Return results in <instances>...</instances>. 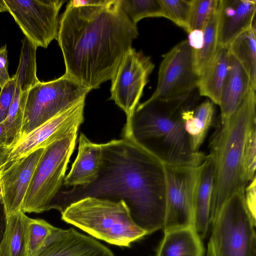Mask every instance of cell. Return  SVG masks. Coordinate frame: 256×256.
Returning <instances> with one entry per match:
<instances>
[{"label": "cell", "mask_w": 256, "mask_h": 256, "mask_svg": "<svg viewBox=\"0 0 256 256\" xmlns=\"http://www.w3.org/2000/svg\"><path fill=\"white\" fill-rule=\"evenodd\" d=\"M102 161L92 183L62 189L49 210L62 213L71 204L93 197L124 200L136 224L148 234L163 228L166 186L162 164L130 136L102 144Z\"/></svg>", "instance_id": "6da1fadb"}, {"label": "cell", "mask_w": 256, "mask_h": 256, "mask_svg": "<svg viewBox=\"0 0 256 256\" xmlns=\"http://www.w3.org/2000/svg\"><path fill=\"white\" fill-rule=\"evenodd\" d=\"M252 88L230 118L219 126L209 144L214 168L210 213V224L226 200L235 192L244 190L242 157L246 140L256 124V94Z\"/></svg>", "instance_id": "277c9868"}, {"label": "cell", "mask_w": 256, "mask_h": 256, "mask_svg": "<svg viewBox=\"0 0 256 256\" xmlns=\"http://www.w3.org/2000/svg\"><path fill=\"white\" fill-rule=\"evenodd\" d=\"M214 179L213 164L207 155L200 166L193 212V228L202 240L206 236L210 225Z\"/></svg>", "instance_id": "d6986e66"}, {"label": "cell", "mask_w": 256, "mask_h": 256, "mask_svg": "<svg viewBox=\"0 0 256 256\" xmlns=\"http://www.w3.org/2000/svg\"><path fill=\"white\" fill-rule=\"evenodd\" d=\"M10 164L8 162L0 165V176L2 172L9 166Z\"/></svg>", "instance_id": "b9f144b4"}, {"label": "cell", "mask_w": 256, "mask_h": 256, "mask_svg": "<svg viewBox=\"0 0 256 256\" xmlns=\"http://www.w3.org/2000/svg\"><path fill=\"white\" fill-rule=\"evenodd\" d=\"M230 52L240 62L256 88V24L240 35L229 46Z\"/></svg>", "instance_id": "cb8c5ba5"}, {"label": "cell", "mask_w": 256, "mask_h": 256, "mask_svg": "<svg viewBox=\"0 0 256 256\" xmlns=\"http://www.w3.org/2000/svg\"><path fill=\"white\" fill-rule=\"evenodd\" d=\"M188 41L194 50L200 49L202 44V30H194L188 34Z\"/></svg>", "instance_id": "d590c367"}, {"label": "cell", "mask_w": 256, "mask_h": 256, "mask_svg": "<svg viewBox=\"0 0 256 256\" xmlns=\"http://www.w3.org/2000/svg\"><path fill=\"white\" fill-rule=\"evenodd\" d=\"M242 168L244 179L248 185L256 177V124L250 130L246 140L242 157Z\"/></svg>", "instance_id": "1f68e13d"}, {"label": "cell", "mask_w": 256, "mask_h": 256, "mask_svg": "<svg viewBox=\"0 0 256 256\" xmlns=\"http://www.w3.org/2000/svg\"><path fill=\"white\" fill-rule=\"evenodd\" d=\"M202 239L192 228L164 232L156 256H204Z\"/></svg>", "instance_id": "44dd1931"}, {"label": "cell", "mask_w": 256, "mask_h": 256, "mask_svg": "<svg viewBox=\"0 0 256 256\" xmlns=\"http://www.w3.org/2000/svg\"><path fill=\"white\" fill-rule=\"evenodd\" d=\"M78 134L74 133L46 148L24 200L21 210L24 213L49 210L52 200L62 189Z\"/></svg>", "instance_id": "52a82bcc"}, {"label": "cell", "mask_w": 256, "mask_h": 256, "mask_svg": "<svg viewBox=\"0 0 256 256\" xmlns=\"http://www.w3.org/2000/svg\"><path fill=\"white\" fill-rule=\"evenodd\" d=\"M252 88L256 90L244 68L230 53L228 68L218 104L220 110V123L230 118Z\"/></svg>", "instance_id": "e0dca14e"}, {"label": "cell", "mask_w": 256, "mask_h": 256, "mask_svg": "<svg viewBox=\"0 0 256 256\" xmlns=\"http://www.w3.org/2000/svg\"><path fill=\"white\" fill-rule=\"evenodd\" d=\"M34 256H114L107 247L74 228L54 227Z\"/></svg>", "instance_id": "9a60e30c"}, {"label": "cell", "mask_w": 256, "mask_h": 256, "mask_svg": "<svg viewBox=\"0 0 256 256\" xmlns=\"http://www.w3.org/2000/svg\"><path fill=\"white\" fill-rule=\"evenodd\" d=\"M12 148H0V165L7 162V159Z\"/></svg>", "instance_id": "f35d334b"}, {"label": "cell", "mask_w": 256, "mask_h": 256, "mask_svg": "<svg viewBox=\"0 0 256 256\" xmlns=\"http://www.w3.org/2000/svg\"><path fill=\"white\" fill-rule=\"evenodd\" d=\"M138 34L120 0L69 1L56 39L64 74L90 90L98 88L112 79Z\"/></svg>", "instance_id": "7a4b0ae2"}, {"label": "cell", "mask_w": 256, "mask_h": 256, "mask_svg": "<svg viewBox=\"0 0 256 256\" xmlns=\"http://www.w3.org/2000/svg\"><path fill=\"white\" fill-rule=\"evenodd\" d=\"M102 161V144L92 142L81 133L77 156L64 179L63 186L68 188L92 183L98 176Z\"/></svg>", "instance_id": "ac0fdd59"}, {"label": "cell", "mask_w": 256, "mask_h": 256, "mask_svg": "<svg viewBox=\"0 0 256 256\" xmlns=\"http://www.w3.org/2000/svg\"><path fill=\"white\" fill-rule=\"evenodd\" d=\"M123 11L135 25L148 17H164L160 0H120Z\"/></svg>", "instance_id": "83f0119b"}, {"label": "cell", "mask_w": 256, "mask_h": 256, "mask_svg": "<svg viewBox=\"0 0 256 256\" xmlns=\"http://www.w3.org/2000/svg\"><path fill=\"white\" fill-rule=\"evenodd\" d=\"M244 190L234 193L212 223L210 242L215 256H256V236Z\"/></svg>", "instance_id": "8992f818"}, {"label": "cell", "mask_w": 256, "mask_h": 256, "mask_svg": "<svg viewBox=\"0 0 256 256\" xmlns=\"http://www.w3.org/2000/svg\"><path fill=\"white\" fill-rule=\"evenodd\" d=\"M16 90V82L13 77L4 85L0 92V124L6 119L12 102Z\"/></svg>", "instance_id": "d6a6232c"}, {"label": "cell", "mask_w": 256, "mask_h": 256, "mask_svg": "<svg viewBox=\"0 0 256 256\" xmlns=\"http://www.w3.org/2000/svg\"><path fill=\"white\" fill-rule=\"evenodd\" d=\"M200 166L164 165L166 186L164 232L193 228L194 206Z\"/></svg>", "instance_id": "30bf717a"}, {"label": "cell", "mask_w": 256, "mask_h": 256, "mask_svg": "<svg viewBox=\"0 0 256 256\" xmlns=\"http://www.w3.org/2000/svg\"><path fill=\"white\" fill-rule=\"evenodd\" d=\"M164 18L169 19L188 33L192 0H160Z\"/></svg>", "instance_id": "f1b7e54d"}, {"label": "cell", "mask_w": 256, "mask_h": 256, "mask_svg": "<svg viewBox=\"0 0 256 256\" xmlns=\"http://www.w3.org/2000/svg\"><path fill=\"white\" fill-rule=\"evenodd\" d=\"M244 199L248 213L256 224V177L246 186L244 190Z\"/></svg>", "instance_id": "836d02e7"}, {"label": "cell", "mask_w": 256, "mask_h": 256, "mask_svg": "<svg viewBox=\"0 0 256 256\" xmlns=\"http://www.w3.org/2000/svg\"><path fill=\"white\" fill-rule=\"evenodd\" d=\"M7 224V216L3 204L0 202V244L4 238Z\"/></svg>", "instance_id": "8d00e7d4"}, {"label": "cell", "mask_w": 256, "mask_h": 256, "mask_svg": "<svg viewBox=\"0 0 256 256\" xmlns=\"http://www.w3.org/2000/svg\"><path fill=\"white\" fill-rule=\"evenodd\" d=\"M26 92H22L16 86L14 96L8 116L3 122L5 126L8 142L12 148L20 140L22 126Z\"/></svg>", "instance_id": "4316f807"}, {"label": "cell", "mask_w": 256, "mask_h": 256, "mask_svg": "<svg viewBox=\"0 0 256 256\" xmlns=\"http://www.w3.org/2000/svg\"><path fill=\"white\" fill-rule=\"evenodd\" d=\"M10 148L8 145V138L4 122L0 124V148Z\"/></svg>", "instance_id": "74e56055"}, {"label": "cell", "mask_w": 256, "mask_h": 256, "mask_svg": "<svg viewBox=\"0 0 256 256\" xmlns=\"http://www.w3.org/2000/svg\"><path fill=\"white\" fill-rule=\"evenodd\" d=\"M198 78L194 66V49L188 40H182L163 56L156 90L148 100L185 97L198 90Z\"/></svg>", "instance_id": "9c48e42d"}, {"label": "cell", "mask_w": 256, "mask_h": 256, "mask_svg": "<svg viewBox=\"0 0 256 256\" xmlns=\"http://www.w3.org/2000/svg\"><path fill=\"white\" fill-rule=\"evenodd\" d=\"M90 90L66 74L39 82L26 92L20 140L32 130L80 100Z\"/></svg>", "instance_id": "ba28073f"}, {"label": "cell", "mask_w": 256, "mask_h": 256, "mask_svg": "<svg viewBox=\"0 0 256 256\" xmlns=\"http://www.w3.org/2000/svg\"><path fill=\"white\" fill-rule=\"evenodd\" d=\"M8 12L30 41L37 48H46L57 39L58 14L64 0H4Z\"/></svg>", "instance_id": "7c38bea8"}, {"label": "cell", "mask_w": 256, "mask_h": 256, "mask_svg": "<svg viewBox=\"0 0 256 256\" xmlns=\"http://www.w3.org/2000/svg\"><path fill=\"white\" fill-rule=\"evenodd\" d=\"M154 67L150 57L132 48L111 79L110 99L124 110L126 117L122 134L128 132L134 112Z\"/></svg>", "instance_id": "8fae6325"}, {"label": "cell", "mask_w": 256, "mask_h": 256, "mask_svg": "<svg viewBox=\"0 0 256 256\" xmlns=\"http://www.w3.org/2000/svg\"><path fill=\"white\" fill-rule=\"evenodd\" d=\"M8 12V8L4 0H0V12Z\"/></svg>", "instance_id": "ab89813d"}, {"label": "cell", "mask_w": 256, "mask_h": 256, "mask_svg": "<svg viewBox=\"0 0 256 256\" xmlns=\"http://www.w3.org/2000/svg\"><path fill=\"white\" fill-rule=\"evenodd\" d=\"M8 60L6 44L0 48V88L10 79L8 71Z\"/></svg>", "instance_id": "e575fe53"}, {"label": "cell", "mask_w": 256, "mask_h": 256, "mask_svg": "<svg viewBox=\"0 0 256 256\" xmlns=\"http://www.w3.org/2000/svg\"><path fill=\"white\" fill-rule=\"evenodd\" d=\"M218 0H192L188 20V33L202 30Z\"/></svg>", "instance_id": "4dcf8cb0"}, {"label": "cell", "mask_w": 256, "mask_h": 256, "mask_svg": "<svg viewBox=\"0 0 256 256\" xmlns=\"http://www.w3.org/2000/svg\"><path fill=\"white\" fill-rule=\"evenodd\" d=\"M218 2L202 30V47L194 50V66L199 76L212 59L218 48Z\"/></svg>", "instance_id": "484cf974"}, {"label": "cell", "mask_w": 256, "mask_h": 256, "mask_svg": "<svg viewBox=\"0 0 256 256\" xmlns=\"http://www.w3.org/2000/svg\"><path fill=\"white\" fill-rule=\"evenodd\" d=\"M2 192L1 185H0V202L2 201Z\"/></svg>", "instance_id": "7bdbcfd3"}, {"label": "cell", "mask_w": 256, "mask_h": 256, "mask_svg": "<svg viewBox=\"0 0 256 256\" xmlns=\"http://www.w3.org/2000/svg\"><path fill=\"white\" fill-rule=\"evenodd\" d=\"M198 96L197 90L180 98L147 100L138 104L128 132L122 136L132 138L163 165H200L206 156L192 149L182 118L184 110L197 106Z\"/></svg>", "instance_id": "3957f363"}, {"label": "cell", "mask_w": 256, "mask_h": 256, "mask_svg": "<svg viewBox=\"0 0 256 256\" xmlns=\"http://www.w3.org/2000/svg\"><path fill=\"white\" fill-rule=\"evenodd\" d=\"M206 256H215L214 253L212 244L210 241L208 245V251Z\"/></svg>", "instance_id": "60d3db41"}, {"label": "cell", "mask_w": 256, "mask_h": 256, "mask_svg": "<svg viewBox=\"0 0 256 256\" xmlns=\"http://www.w3.org/2000/svg\"><path fill=\"white\" fill-rule=\"evenodd\" d=\"M85 99L36 128L12 148L7 159L11 164L41 148L78 132L84 120Z\"/></svg>", "instance_id": "4fadbf2b"}, {"label": "cell", "mask_w": 256, "mask_h": 256, "mask_svg": "<svg viewBox=\"0 0 256 256\" xmlns=\"http://www.w3.org/2000/svg\"><path fill=\"white\" fill-rule=\"evenodd\" d=\"M20 62L12 76L22 92L28 91L40 80L36 76V50L37 47L26 37L22 40Z\"/></svg>", "instance_id": "d4e9b609"}, {"label": "cell", "mask_w": 256, "mask_h": 256, "mask_svg": "<svg viewBox=\"0 0 256 256\" xmlns=\"http://www.w3.org/2000/svg\"><path fill=\"white\" fill-rule=\"evenodd\" d=\"M256 0H219L218 46H229L256 24Z\"/></svg>", "instance_id": "2e32d148"}, {"label": "cell", "mask_w": 256, "mask_h": 256, "mask_svg": "<svg viewBox=\"0 0 256 256\" xmlns=\"http://www.w3.org/2000/svg\"><path fill=\"white\" fill-rule=\"evenodd\" d=\"M45 148L38 149L14 162L1 174V202L6 216L21 210L24 196Z\"/></svg>", "instance_id": "5bb4252c"}, {"label": "cell", "mask_w": 256, "mask_h": 256, "mask_svg": "<svg viewBox=\"0 0 256 256\" xmlns=\"http://www.w3.org/2000/svg\"><path fill=\"white\" fill-rule=\"evenodd\" d=\"M229 46H219L199 76L198 90L200 96L218 104L222 88L230 62Z\"/></svg>", "instance_id": "ffe728a7"}, {"label": "cell", "mask_w": 256, "mask_h": 256, "mask_svg": "<svg viewBox=\"0 0 256 256\" xmlns=\"http://www.w3.org/2000/svg\"><path fill=\"white\" fill-rule=\"evenodd\" d=\"M6 216V230L0 244V256H26L28 226L30 218L22 210Z\"/></svg>", "instance_id": "603a6c76"}, {"label": "cell", "mask_w": 256, "mask_h": 256, "mask_svg": "<svg viewBox=\"0 0 256 256\" xmlns=\"http://www.w3.org/2000/svg\"><path fill=\"white\" fill-rule=\"evenodd\" d=\"M54 226L44 220L30 218L28 226L26 256H34Z\"/></svg>", "instance_id": "f546056e"}, {"label": "cell", "mask_w": 256, "mask_h": 256, "mask_svg": "<svg viewBox=\"0 0 256 256\" xmlns=\"http://www.w3.org/2000/svg\"><path fill=\"white\" fill-rule=\"evenodd\" d=\"M62 219L90 236L112 244L130 246L147 235L134 220L124 200L88 197L73 202Z\"/></svg>", "instance_id": "5b68a950"}, {"label": "cell", "mask_w": 256, "mask_h": 256, "mask_svg": "<svg viewBox=\"0 0 256 256\" xmlns=\"http://www.w3.org/2000/svg\"><path fill=\"white\" fill-rule=\"evenodd\" d=\"M214 104L210 100L183 112L182 118L184 128L194 151H200V148L214 122Z\"/></svg>", "instance_id": "7402d4cb"}]
</instances>
